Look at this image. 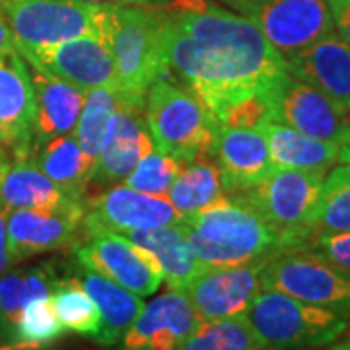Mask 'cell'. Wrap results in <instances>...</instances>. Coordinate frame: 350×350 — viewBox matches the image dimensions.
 Returning a JSON list of instances; mask_svg holds the SVG:
<instances>
[{"label":"cell","instance_id":"cell-44","mask_svg":"<svg viewBox=\"0 0 350 350\" xmlns=\"http://www.w3.org/2000/svg\"><path fill=\"white\" fill-rule=\"evenodd\" d=\"M10 165V160H8V154H6V148H4V144L0 142V175L4 174V170Z\"/></svg>","mask_w":350,"mask_h":350},{"label":"cell","instance_id":"cell-21","mask_svg":"<svg viewBox=\"0 0 350 350\" xmlns=\"http://www.w3.org/2000/svg\"><path fill=\"white\" fill-rule=\"evenodd\" d=\"M36 94L33 117V148L51 138L72 135L84 107V92L59 78L31 68Z\"/></svg>","mask_w":350,"mask_h":350},{"label":"cell","instance_id":"cell-25","mask_svg":"<svg viewBox=\"0 0 350 350\" xmlns=\"http://www.w3.org/2000/svg\"><path fill=\"white\" fill-rule=\"evenodd\" d=\"M75 200L82 199L66 195L29 160L10 163L0 175V206L6 211H57Z\"/></svg>","mask_w":350,"mask_h":350},{"label":"cell","instance_id":"cell-1","mask_svg":"<svg viewBox=\"0 0 350 350\" xmlns=\"http://www.w3.org/2000/svg\"><path fill=\"white\" fill-rule=\"evenodd\" d=\"M165 57L211 113L251 94H267L286 72V59L250 18L206 0L189 8H167Z\"/></svg>","mask_w":350,"mask_h":350},{"label":"cell","instance_id":"cell-46","mask_svg":"<svg viewBox=\"0 0 350 350\" xmlns=\"http://www.w3.org/2000/svg\"><path fill=\"white\" fill-rule=\"evenodd\" d=\"M0 350H38V349H20V347H12V345H2Z\"/></svg>","mask_w":350,"mask_h":350},{"label":"cell","instance_id":"cell-4","mask_svg":"<svg viewBox=\"0 0 350 350\" xmlns=\"http://www.w3.org/2000/svg\"><path fill=\"white\" fill-rule=\"evenodd\" d=\"M142 117L156 150L181 163L211 156L216 121L187 88L158 78L146 92Z\"/></svg>","mask_w":350,"mask_h":350},{"label":"cell","instance_id":"cell-7","mask_svg":"<svg viewBox=\"0 0 350 350\" xmlns=\"http://www.w3.org/2000/svg\"><path fill=\"white\" fill-rule=\"evenodd\" d=\"M103 6L82 0H0L20 55L82 36L100 38Z\"/></svg>","mask_w":350,"mask_h":350},{"label":"cell","instance_id":"cell-20","mask_svg":"<svg viewBox=\"0 0 350 350\" xmlns=\"http://www.w3.org/2000/svg\"><path fill=\"white\" fill-rule=\"evenodd\" d=\"M142 111L117 101L111 131L92 172V181L113 185L123 181L135 170L138 160L154 148L142 119Z\"/></svg>","mask_w":350,"mask_h":350},{"label":"cell","instance_id":"cell-37","mask_svg":"<svg viewBox=\"0 0 350 350\" xmlns=\"http://www.w3.org/2000/svg\"><path fill=\"white\" fill-rule=\"evenodd\" d=\"M6 222H8V211L0 206V276L4 275L12 265L10 251H8V228H6Z\"/></svg>","mask_w":350,"mask_h":350},{"label":"cell","instance_id":"cell-38","mask_svg":"<svg viewBox=\"0 0 350 350\" xmlns=\"http://www.w3.org/2000/svg\"><path fill=\"white\" fill-rule=\"evenodd\" d=\"M10 51H18L16 49V41H14L10 25H8L6 18H4V14H2V10H0V55L10 53Z\"/></svg>","mask_w":350,"mask_h":350},{"label":"cell","instance_id":"cell-12","mask_svg":"<svg viewBox=\"0 0 350 350\" xmlns=\"http://www.w3.org/2000/svg\"><path fill=\"white\" fill-rule=\"evenodd\" d=\"M269 261L271 259L234 267H204L183 292L202 321L243 315L262 290L261 273Z\"/></svg>","mask_w":350,"mask_h":350},{"label":"cell","instance_id":"cell-18","mask_svg":"<svg viewBox=\"0 0 350 350\" xmlns=\"http://www.w3.org/2000/svg\"><path fill=\"white\" fill-rule=\"evenodd\" d=\"M211 156L220 170L224 191L230 195L255 187L275 170L259 129L216 123Z\"/></svg>","mask_w":350,"mask_h":350},{"label":"cell","instance_id":"cell-39","mask_svg":"<svg viewBox=\"0 0 350 350\" xmlns=\"http://www.w3.org/2000/svg\"><path fill=\"white\" fill-rule=\"evenodd\" d=\"M119 4L126 6H148V8H165L172 4V0H119Z\"/></svg>","mask_w":350,"mask_h":350},{"label":"cell","instance_id":"cell-23","mask_svg":"<svg viewBox=\"0 0 350 350\" xmlns=\"http://www.w3.org/2000/svg\"><path fill=\"white\" fill-rule=\"evenodd\" d=\"M75 276L80 280L100 313L101 331L96 342L101 347L117 345L142 310V298L80 265L75 269Z\"/></svg>","mask_w":350,"mask_h":350},{"label":"cell","instance_id":"cell-41","mask_svg":"<svg viewBox=\"0 0 350 350\" xmlns=\"http://www.w3.org/2000/svg\"><path fill=\"white\" fill-rule=\"evenodd\" d=\"M312 350H350V331L335 342H329V345H323V347H317V349Z\"/></svg>","mask_w":350,"mask_h":350},{"label":"cell","instance_id":"cell-35","mask_svg":"<svg viewBox=\"0 0 350 350\" xmlns=\"http://www.w3.org/2000/svg\"><path fill=\"white\" fill-rule=\"evenodd\" d=\"M310 250L319 253L323 259L335 267L350 273V232L337 234H319L310 241Z\"/></svg>","mask_w":350,"mask_h":350},{"label":"cell","instance_id":"cell-29","mask_svg":"<svg viewBox=\"0 0 350 350\" xmlns=\"http://www.w3.org/2000/svg\"><path fill=\"white\" fill-rule=\"evenodd\" d=\"M115 111L117 96L113 88H94L86 92L84 107L72 131V137L88 158L94 160V163L107 142Z\"/></svg>","mask_w":350,"mask_h":350},{"label":"cell","instance_id":"cell-32","mask_svg":"<svg viewBox=\"0 0 350 350\" xmlns=\"http://www.w3.org/2000/svg\"><path fill=\"white\" fill-rule=\"evenodd\" d=\"M337 232H350V163L335 165L325 174L313 222V238Z\"/></svg>","mask_w":350,"mask_h":350},{"label":"cell","instance_id":"cell-40","mask_svg":"<svg viewBox=\"0 0 350 350\" xmlns=\"http://www.w3.org/2000/svg\"><path fill=\"white\" fill-rule=\"evenodd\" d=\"M220 2L226 4L230 10H234V12H238V14H243L247 8L255 6V4H259V2H262V0H220Z\"/></svg>","mask_w":350,"mask_h":350},{"label":"cell","instance_id":"cell-22","mask_svg":"<svg viewBox=\"0 0 350 350\" xmlns=\"http://www.w3.org/2000/svg\"><path fill=\"white\" fill-rule=\"evenodd\" d=\"M259 131L267 140L273 165L278 170H300L325 175L338 163L340 146L335 142L304 135L276 121H267Z\"/></svg>","mask_w":350,"mask_h":350},{"label":"cell","instance_id":"cell-13","mask_svg":"<svg viewBox=\"0 0 350 350\" xmlns=\"http://www.w3.org/2000/svg\"><path fill=\"white\" fill-rule=\"evenodd\" d=\"M22 57L33 70L68 82L80 92H90L94 88L115 90L117 86L111 53L96 36L61 41L41 51L25 53Z\"/></svg>","mask_w":350,"mask_h":350},{"label":"cell","instance_id":"cell-28","mask_svg":"<svg viewBox=\"0 0 350 350\" xmlns=\"http://www.w3.org/2000/svg\"><path fill=\"white\" fill-rule=\"evenodd\" d=\"M226 195L222 185V175L214 160H195L183 163L179 175L175 177L174 185L167 193V199L175 206L177 213L189 216L199 213L213 204L214 200Z\"/></svg>","mask_w":350,"mask_h":350},{"label":"cell","instance_id":"cell-33","mask_svg":"<svg viewBox=\"0 0 350 350\" xmlns=\"http://www.w3.org/2000/svg\"><path fill=\"white\" fill-rule=\"evenodd\" d=\"M64 329L55 313L51 296L25 304L14 323L6 345L20 349H45L63 337Z\"/></svg>","mask_w":350,"mask_h":350},{"label":"cell","instance_id":"cell-43","mask_svg":"<svg viewBox=\"0 0 350 350\" xmlns=\"http://www.w3.org/2000/svg\"><path fill=\"white\" fill-rule=\"evenodd\" d=\"M338 163H350V138L340 144V152H338Z\"/></svg>","mask_w":350,"mask_h":350},{"label":"cell","instance_id":"cell-24","mask_svg":"<svg viewBox=\"0 0 350 350\" xmlns=\"http://www.w3.org/2000/svg\"><path fill=\"white\" fill-rule=\"evenodd\" d=\"M125 236L156 259L162 269L163 282L167 284V288L183 290L204 269V265L193 255L189 247L187 234L181 222L152 230H138Z\"/></svg>","mask_w":350,"mask_h":350},{"label":"cell","instance_id":"cell-30","mask_svg":"<svg viewBox=\"0 0 350 350\" xmlns=\"http://www.w3.org/2000/svg\"><path fill=\"white\" fill-rule=\"evenodd\" d=\"M51 301L64 331L96 340L101 331V319L96 304L88 296L80 280L63 276L51 292Z\"/></svg>","mask_w":350,"mask_h":350},{"label":"cell","instance_id":"cell-26","mask_svg":"<svg viewBox=\"0 0 350 350\" xmlns=\"http://www.w3.org/2000/svg\"><path fill=\"white\" fill-rule=\"evenodd\" d=\"M29 162L38 165L55 185L75 199H84L88 183L92 181L94 160L78 146L72 135L51 138L31 150Z\"/></svg>","mask_w":350,"mask_h":350},{"label":"cell","instance_id":"cell-2","mask_svg":"<svg viewBox=\"0 0 350 350\" xmlns=\"http://www.w3.org/2000/svg\"><path fill=\"white\" fill-rule=\"evenodd\" d=\"M165 24L167 10L126 4L103 6L100 39L111 53L117 101L144 109L148 88L167 75Z\"/></svg>","mask_w":350,"mask_h":350},{"label":"cell","instance_id":"cell-17","mask_svg":"<svg viewBox=\"0 0 350 350\" xmlns=\"http://www.w3.org/2000/svg\"><path fill=\"white\" fill-rule=\"evenodd\" d=\"M86 218L119 234L179 224L177 213L167 197L146 195L126 185H115L86 200Z\"/></svg>","mask_w":350,"mask_h":350},{"label":"cell","instance_id":"cell-11","mask_svg":"<svg viewBox=\"0 0 350 350\" xmlns=\"http://www.w3.org/2000/svg\"><path fill=\"white\" fill-rule=\"evenodd\" d=\"M284 59L335 31L329 0H262L241 14Z\"/></svg>","mask_w":350,"mask_h":350},{"label":"cell","instance_id":"cell-8","mask_svg":"<svg viewBox=\"0 0 350 350\" xmlns=\"http://www.w3.org/2000/svg\"><path fill=\"white\" fill-rule=\"evenodd\" d=\"M261 286L329 310L350 321V273L310 247L273 257L262 269Z\"/></svg>","mask_w":350,"mask_h":350},{"label":"cell","instance_id":"cell-9","mask_svg":"<svg viewBox=\"0 0 350 350\" xmlns=\"http://www.w3.org/2000/svg\"><path fill=\"white\" fill-rule=\"evenodd\" d=\"M84 241L75 243V257L80 267L109 278L140 298L152 296L163 282L160 265L125 234L103 228L84 216Z\"/></svg>","mask_w":350,"mask_h":350},{"label":"cell","instance_id":"cell-27","mask_svg":"<svg viewBox=\"0 0 350 350\" xmlns=\"http://www.w3.org/2000/svg\"><path fill=\"white\" fill-rule=\"evenodd\" d=\"M63 276L55 262H41L29 269L6 271L0 276V342L6 345L14 323L25 304L47 298Z\"/></svg>","mask_w":350,"mask_h":350},{"label":"cell","instance_id":"cell-5","mask_svg":"<svg viewBox=\"0 0 350 350\" xmlns=\"http://www.w3.org/2000/svg\"><path fill=\"white\" fill-rule=\"evenodd\" d=\"M245 315L265 350H312L350 331L337 313L276 290H261Z\"/></svg>","mask_w":350,"mask_h":350},{"label":"cell","instance_id":"cell-15","mask_svg":"<svg viewBox=\"0 0 350 350\" xmlns=\"http://www.w3.org/2000/svg\"><path fill=\"white\" fill-rule=\"evenodd\" d=\"M36 94L29 66L18 51L0 55V142L12 158L29 160L33 150Z\"/></svg>","mask_w":350,"mask_h":350},{"label":"cell","instance_id":"cell-19","mask_svg":"<svg viewBox=\"0 0 350 350\" xmlns=\"http://www.w3.org/2000/svg\"><path fill=\"white\" fill-rule=\"evenodd\" d=\"M286 72L350 113V45L335 31L288 57Z\"/></svg>","mask_w":350,"mask_h":350},{"label":"cell","instance_id":"cell-3","mask_svg":"<svg viewBox=\"0 0 350 350\" xmlns=\"http://www.w3.org/2000/svg\"><path fill=\"white\" fill-rule=\"evenodd\" d=\"M189 247L204 267H234L273 259L286 247L275 230L239 195L214 200L183 216Z\"/></svg>","mask_w":350,"mask_h":350},{"label":"cell","instance_id":"cell-31","mask_svg":"<svg viewBox=\"0 0 350 350\" xmlns=\"http://www.w3.org/2000/svg\"><path fill=\"white\" fill-rule=\"evenodd\" d=\"M179 350H265L247 315L206 319L195 327Z\"/></svg>","mask_w":350,"mask_h":350},{"label":"cell","instance_id":"cell-16","mask_svg":"<svg viewBox=\"0 0 350 350\" xmlns=\"http://www.w3.org/2000/svg\"><path fill=\"white\" fill-rule=\"evenodd\" d=\"M200 317L183 290L167 288L142 306L133 325L121 337L119 350H179Z\"/></svg>","mask_w":350,"mask_h":350},{"label":"cell","instance_id":"cell-45","mask_svg":"<svg viewBox=\"0 0 350 350\" xmlns=\"http://www.w3.org/2000/svg\"><path fill=\"white\" fill-rule=\"evenodd\" d=\"M88 4H119V0H82Z\"/></svg>","mask_w":350,"mask_h":350},{"label":"cell","instance_id":"cell-36","mask_svg":"<svg viewBox=\"0 0 350 350\" xmlns=\"http://www.w3.org/2000/svg\"><path fill=\"white\" fill-rule=\"evenodd\" d=\"M329 8L335 33L350 45V0H329Z\"/></svg>","mask_w":350,"mask_h":350},{"label":"cell","instance_id":"cell-42","mask_svg":"<svg viewBox=\"0 0 350 350\" xmlns=\"http://www.w3.org/2000/svg\"><path fill=\"white\" fill-rule=\"evenodd\" d=\"M200 2H204V0H172V4L170 6H165V8H189V6H195V4H200Z\"/></svg>","mask_w":350,"mask_h":350},{"label":"cell","instance_id":"cell-10","mask_svg":"<svg viewBox=\"0 0 350 350\" xmlns=\"http://www.w3.org/2000/svg\"><path fill=\"white\" fill-rule=\"evenodd\" d=\"M267 98L271 121L338 146L350 138V113L317 88L288 72L276 80L267 92Z\"/></svg>","mask_w":350,"mask_h":350},{"label":"cell","instance_id":"cell-6","mask_svg":"<svg viewBox=\"0 0 350 350\" xmlns=\"http://www.w3.org/2000/svg\"><path fill=\"white\" fill-rule=\"evenodd\" d=\"M323 177L312 172L275 167L261 183L234 195L247 200L261 214L282 239L286 251L301 250L313 238Z\"/></svg>","mask_w":350,"mask_h":350},{"label":"cell","instance_id":"cell-34","mask_svg":"<svg viewBox=\"0 0 350 350\" xmlns=\"http://www.w3.org/2000/svg\"><path fill=\"white\" fill-rule=\"evenodd\" d=\"M181 167L183 163L179 160L152 148L138 160L135 170L123 179V185L140 193H146V195L167 197Z\"/></svg>","mask_w":350,"mask_h":350},{"label":"cell","instance_id":"cell-14","mask_svg":"<svg viewBox=\"0 0 350 350\" xmlns=\"http://www.w3.org/2000/svg\"><path fill=\"white\" fill-rule=\"evenodd\" d=\"M86 216V199L57 211H8V251L14 262L75 245Z\"/></svg>","mask_w":350,"mask_h":350}]
</instances>
